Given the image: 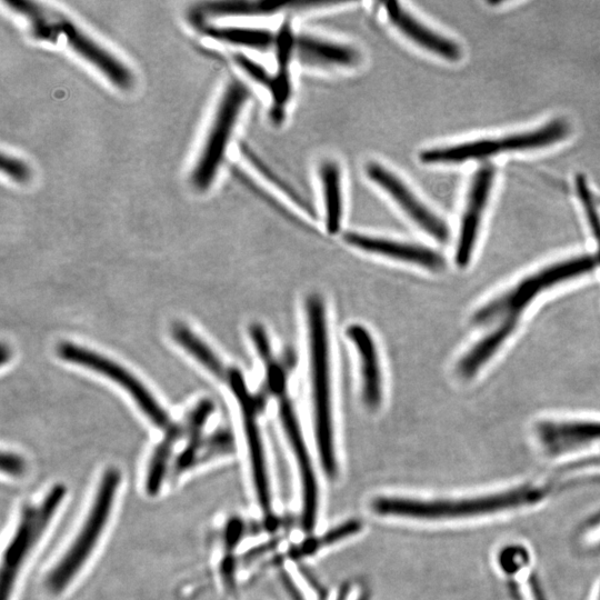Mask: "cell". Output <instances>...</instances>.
<instances>
[{
    "instance_id": "4",
    "label": "cell",
    "mask_w": 600,
    "mask_h": 600,
    "mask_svg": "<svg viewBox=\"0 0 600 600\" xmlns=\"http://www.w3.org/2000/svg\"><path fill=\"white\" fill-rule=\"evenodd\" d=\"M120 480L122 476L115 468L108 469L100 480L82 528L79 529L64 556L47 576L46 588L50 593H63L93 555L113 513Z\"/></svg>"
},
{
    "instance_id": "2",
    "label": "cell",
    "mask_w": 600,
    "mask_h": 600,
    "mask_svg": "<svg viewBox=\"0 0 600 600\" xmlns=\"http://www.w3.org/2000/svg\"><path fill=\"white\" fill-rule=\"evenodd\" d=\"M549 496L546 486H524L475 498L454 500H414L404 498H379L373 509L379 515L416 519H460L510 512V510L536 505Z\"/></svg>"
},
{
    "instance_id": "19",
    "label": "cell",
    "mask_w": 600,
    "mask_h": 600,
    "mask_svg": "<svg viewBox=\"0 0 600 600\" xmlns=\"http://www.w3.org/2000/svg\"><path fill=\"white\" fill-rule=\"evenodd\" d=\"M277 48V75L270 92H272L274 107L273 117L278 119L280 110L286 106L290 94H292V83H290L289 64L296 50V38L288 25H284L276 39Z\"/></svg>"
},
{
    "instance_id": "15",
    "label": "cell",
    "mask_w": 600,
    "mask_h": 600,
    "mask_svg": "<svg viewBox=\"0 0 600 600\" xmlns=\"http://www.w3.org/2000/svg\"><path fill=\"white\" fill-rule=\"evenodd\" d=\"M345 242L350 246L408 264L422 266L426 269L439 272L445 268L444 257L432 248L395 242L385 238H378L357 233H348L344 236Z\"/></svg>"
},
{
    "instance_id": "21",
    "label": "cell",
    "mask_w": 600,
    "mask_h": 600,
    "mask_svg": "<svg viewBox=\"0 0 600 600\" xmlns=\"http://www.w3.org/2000/svg\"><path fill=\"white\" fill-rule=\"evenodd\" d=\"M206 33L222 42L254 49H267L275 42L272 33L258 28L210 26Z\"/></svg>"
},
{
    "instance_id": "9",
    "label": "cell",
    "mask_w": 600,
    "mask_h": 600,
    "mask_svg": "<svg viewBox=\"0 0 600 600\" xmlns=\"http://www.w3.org/2000/svg\"><path fill=\"white\" fill-rule=\"evenodd\" d=\"M58 355L67 362L95 370V372L114 380L127 390L139 408L158 428L165 429L167 432L173 426L164 409L157 404L156 399L150 395L147 388L122 366L92 352V350L69 343L59 345Z\"/></svg>"
},
{
    "instance_id": "22",
    "label": "cell",
    "mask_w": 600,
    "mask_h": 600,
    "mask_svg": "<svg viewBox=\"0 0 600 600\" xmlns=\"http://www.w3.org/2000/svg\"><path fill=\"white\" fill-rule=\"evenodd\" d=\"M176 342L182 346L190 355H193L199 363H202L209 372L220 379H227L228 372L222 362L202 340L182 325L174 328L173 332Z\"/></svg>"
},
{
    "instance_id": "10",
    "label": "cell",
    "mask_w": 600,
    "mask_h": 600,
    "mask_svg": "<svg viewBox=\"0 0 600 600\" xmlns=\"http://www.w3.org/2000/svg\"><path fill=\"white\" fill-rule=\"evenodd\" d=\"M227 380L238 400L240 408H242L257 499L264 512L269 513L270 507H272V494H270L263 439L262 435H260L257 420L259 409L256 405L255 397L248 392L244 376L240 370L236 368L229 369Z\"/></svg>"
},
{
    "instance_id": "6",
    "label": "cell",
    "mask_w": 600,
    "mask_h": 600,
    "mask_svg": "<svg viewBox=\"0 0 600 600\" xmlns=\"http://www.w3.org/2000/svg\"><path fill=\"white\" fill-rule=\"evenodd\" d=\"M66 495V488L55 486L42 503L30 505L20 516L14 536L4 554L2 568V600L12 598L16 580L26 559L44 537Z\"/></svg>"
},
{
    "instance_id": "28",
    "label": "cell",
    "mask_w": 600,
    "mask_h": 600,
    "mask_svg": "<svg viewBox=\"0 0 600 600\" xmlns=\"http://www.w3.org/2000/svg\"><path fill=\"white\" fill-rule=\"evenodd\" d=\"M236 62L250 77L256 80L257 83L269 89L272 88L274 77L270 75L262 65H259L254 62L253 59L243 55H238L236 57Z\"/></svg>"
},
{
    "instance_id": "31",
    "label": "cell",
    "mask_w": 600,
    "mask_h": 600,
    "mask_svg": "<svg viewBox=\"0 0 600 600\" xmlns=\"http://www.w3.org/2000/svg\"><path fill=\"white\" fill-rule=\"evenodd\" d=\"M8 349L6 346L3 347L2 349V364L4 365L7 362L8 357Z\"/></svg>"
},
{
    "instance_id": "8",
    "label": "cell",
    "mask_w": 600,
    "mask_h": 600,
    "mask_svg": "<svg viewBox=\"0 0 600 600\" xmlns=\"http://www.w3.org/2000/svg\"><path fill=\"white\" fill-rule=\"evenodd\" d=\"M248 96L247 87L238 80H234L227 87L193 175L194 185L198 189H207L213 183L223 163L240 110L246 104Z\"/></svg>"
},
{
    "instance_id": "7",
    "label": "cell",
    "mask_w": 600,
    "mask_h": 600,
    "mask_svg": "<svg viewBox=\"0 0 600 600\" xmlns=\"http://www.w3.org/2000/svg\"><path fill=\"white\" fill-rule=\"evenodd\" d=\"M30 25L36 37L49 42H56L58 36L64 35L75 52L97 67L115 85L122 88L132 85L133 77L127 67L55 10L40 5L30 18Z\"/></svg>"
},
{
    "instance_id": "24",
    "label": "cell",
    "mask_w": 600,
    "mask_h": 600,
    "mask_svg": "<svg viewBox=\"0 0 600 600\" xmlns=\"http://www.w3.org/2000/svg\"><path fill=\"white\" fill-rule=\"evenodd\" d=\"M290 4L284 2H219L204 5L202 12L210 16L267 15Z\"/></svg>"
},
{
    "instance_id": "5",
    "label": "cell",
    "mask_w": 600,
    "mask_h": 600,
    "mask_svg": "<svg viewBox=\"0 0 600 600\" xmlns=\"http://www.w3.org/2000/svg\"><path fill=\"white\" fill-rule=\"evenodd\" d=\"M568 133L569 127L564 120H554L532 132L425 150L420 154V160L424 164H462L500 153L548 147L566 138Z\"/></svg>"
},
{
    "instance_id": "11",
    "label": "cell",
    "mask_w": 600,
    "mask_h": 600,
    "mask_svg": "<svg viewBox=\"0 0 600 600\" xmlns=\"http://www.w3.org/2000/svg\"><path fill=\"white\" fill-rule=\"evenodd\" d=\"M276 396L279 399L280 423L283 425L289 446L293 449L300 478H302L303 524L305 529L312 530L315 527L318 510V487L312 459L309 457L305 438L300 429L294 406L288 397L287 389Z\"/></svg>"
},
{
    "instance_id": "3",
    "label": "cell",
    "mask_w": 600,
    "mask_h": 600,
    "mask_svg": "<svg viewBox=\"0 0 600 600\" xmlns=\"http://www.w3.org/2000/svg\"><path fill=\"white\" fill-rule=\"evenodd\" d=\"M596 266L597 259L595 257L582 256L540 269L537 273L520 280L517 285L508 289L507 292L479 308L473 316V324L492 327L502 324L517 326L520 315L539 296L559 284L593 272Z\"/></svg>"
},
{
    "instance_id": "29",
    "label": "cell",
    "mask_w": 600,
    "mask_h": 600,
    "mask_svg": "<svg viewBox=\"0 0 600 600\" xmlns=\"http://www.w3.org/2000/svg\"><path fill=\"white\" fill-rule=\"evenodd\" d=\"M2 169L4 173L15 179L16 182H26L30 176L29 169L22 160L12 156L3 155Z\"/></svg>"
},
{
    "instance_id": "1",
    "label": "cell",
    "mask_w": 600,
    "mask_h": 600,
    "mask_svg": "<svg viewBox=\"0 0 600 600\" xmlns=\"http://www.w3.org/2000/svg\"><path fill=\"white\" fill-rule=\"evenodd\" d=\"M313 413L320 460L329 477L337 474L332 400V365L324 300L309 296L306 303Z\"/></svg>"
},
{
    "instance_id": "30",
    "label": "cell",
    "mask_w": 600,
    "mask_h": 600,
    "mask_svg": "<svg viewBox=\"0 0 600 600\" xmlns=\"http://www.w3.org/2000/svg\"><path fill=\"white\" fill-rule=\"evenodd\" d=\"M26 464L22 457L13 453H4L2 456V470L9 476H20L25 473Z\"/></svg>"
},
{
    "instance_id": "14",
    "label": "cell",
    "mask_w": 600,
    "mask_h": 600,
    "mask_svg": "<svg viewBox=\"0 0 600 600\" xmlns=\"http://www.w3.org/2000/svg\"><path fill=\"white\" fill-rule=\"evenodd\" d=\"M540 447L549 456H560L589 444L600 442L598 420H553L537 425Z\"/></svg>"
},
{
    "instance_id": "25",
    "label": "cell",
    "mask_w": 600,
    "mask_h": 600,
    "mask_svg": "<svg viewBox=\"0 0 600 600\" xmlns=\"http://www.w3.org/2000/svg\"><path fill=\"white\" fill-rule=\"evenodd\" d=\"M214 405L210 400H204L200 403L189 422V444L179 457L177 467L184 470L196 464V457L199 449L202 448V429L210 413L213 412Z\"/></svg>"
},
{
    "instance_id": "16",
    "label": "cell",
    "mask_w": 600,
    "mask_h": 600,
    "mask_svg": "<svg viewBox=\"0 0 600 600\" xmlns=\"http://www.w3.org/2000/svg\"><path fill=\"white\" fill-rule=\"evenodd\" d=\"M346 334L357 350L362 378V398L370 410H377L383 400V378L375 340L362 325H350Z\"/></svg>"
},
{
    "instance_id": "20",
    "label": "cell",
    "mask_w": 600,
    "mask_h": 600,
    "mask_svg": "<svg viewBox=\"0 0 600 600\" xmlns=\"http://www.w3.org/2000/svg\"><path fill=\"white\" fill-rule=\"evenodd\" d=\"M322 179L326 228L330 234H336L342 226L344 203L342 173L334 162H325L320 167Z\"/></svg>"
},
{
    "instance_id": "23",
    "label": "cell",
    "mask_w": 600,
    "mask_h": 600,
    "mask_svg": "<svg viewBox=\"0 0 600 600\" xmlns=\"http://www.w3.org/2000/svg\"><path fill=\"white\" fill-rule=\"evenodd\" d=\"M180 435H182L180 428L173 425L167 430L163 442L160 443L155 450L152 462H150L148 468L146 480V490L150 496L158 494L160 488H162L168 459L170 454H172L173 447Z\"/></svg>"
},
{
    "instance_id": "17",
    "label": "cell",
    "mask_w": 600,
    "mask_h": 600,
    "mask_svg": "<svg viewBox=\"0 0 600 600\" xmlns=\"http://www.w3.org/2000/svg\"><path fill=\"white\" fill-rule=\"evenodd\" d=\"M387 16L406 37L429 52L448 60H458L462 57V50L450 40L420 23L398 3H386Z\"/></svg>"
},
{
    "instance_id": "26",
    "label": "cell",
    "mask_w": 600,
    "mask_h": 600,
    "mask_svg": "<svg viewBox=\"0 0 600 600\" xmlns=\"http://www.w3.org/2000/svg\"><path fill=\"white\" fill-rule=\"evenodd\" d=\"M576 189L580 199V203L585 210L590 229L597 240L600 257V215L595 203L592 190L588 186L586 178L582 175L576 177Z\"/></svg>"
},
{
    "instance_id": "27",
    "label": "cell",
    "mask_w": 600,
    "mask_h": 600,
    "mask_svg": "<svg viewBox=\"0 0 600 600\" xmlns=\"http://www.w3.org/2000/svg\"><path fill=\"white\" fill-rule=\"evenodd\" d=\"M359 530H360V524L357 522L345 524L343 526H340V527L332 530V532L327 533L322 538H318V539L314 540V542H312V544H307L304 547L303 552L304 553L316 552V550L319 548H323V547L332 545L334 543L339 542V540H343L349 536L355 535L356 533L359 532Z\"/></svg>"
},
{
    "instance_id": "18",
    "label": "cell",
    "mask_w": 600,
    "mask_h": 600,
    "mask_svg": "<svg viewBox=\"0 0 600 600\" xmlns=\"http://www.w3.org/2000/svg\"><path fill=\"white\" fill-rule=\"evenodd\" d=\"M296 53L304 62L319 66H355L360 58L352 47L310 36L296 38Z\"/></svg>"
},
{
    "instance_id": "13",
    "label": "cell",
    "mask_w": 600,
    "mask_h": 600,
    "mask_svg": "<svg viewBox=\"0 0 600 600\" xmlns=\"http://www.w3.org/2000/svg\"><path fill=\"white\" fill-rule=\"evenodd\" d=\"M494 178V167L486 165L478 170L470 186L456 250V263L459 267H466L472 260Z\"/></svg>"
},
{
    "instance_id": "12",
    "label": "cell",
    "mask_w": 600,
    "mask_h": 600,
    "mask_svg": "<svg viewBox=\"0 0 600 600\" xmlns=\"http://www.w3.org/2000/svg\"><path fill=\"white\" fill-rule=\"evenodd\" d=\"M366 173L369 179L382 188L390 198H393L394 202L425 233L440 243L448 242L450 232L444 220L432 212L402 179L386 167L376 163H370L366 168Z\"/></svg>"
}]
</instances>
